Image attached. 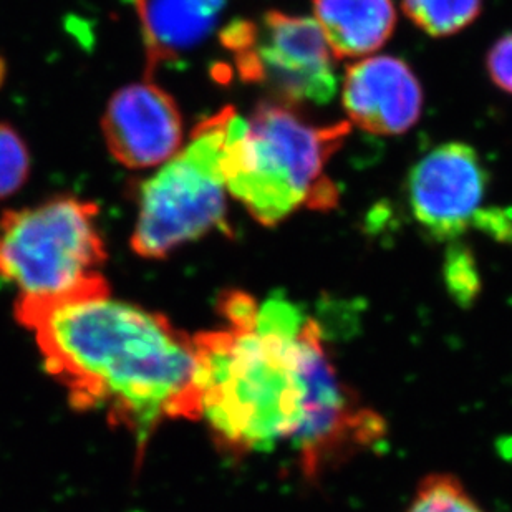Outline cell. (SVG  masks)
I'll use <instances>...</instances> for the list:
<instances>
[{"label":"cell","instance_id":"6da1fadb","mask_svg":"<svg viewBox=\"0 0 512 512\" xmlns=\"http://www.w3.org/2000/svg\"><path fill=\"white\" fill-rule=\"evenodd\" d=\"M219 307L226 325L194 335L201 418L219 448L247 456L285 443L317 479L382 441V416L342 382L320 325L299 305L229 290Z\"/></svg>","mask_w":512,"mask_h":512},{"label":"cell","instance_id":"7a4b0ae2","mask_svg":"<svg viewBox=\"0 0 512 512\" xmlns=\"http://www.w3.org/2000/svg\"><path fill=\"white\" fill-rule=\"evenodd\" d=\"M15 315L45 367L80 410L102 411L138 446L166 420H201L194 337L165 315L112 299L110 290L65 299L20 297Z\"/></svg>","mask_w":512,"mask_h":512},{"label":"cell","instance_id":"3957f363","mask_svg":"<svg viewBox=\"0 0 512 512\" xmlns=\"http://www.w3.org/2000/svg\"><path fill=\"white\" fill-rule=\"evenodd\" d=\"M350 125H314L285 103H262L249 118L234 110L224 145L228 194L262 226L299 209H332L339 191L325 174Z\"/></svg>","mask_w":512,"mask_h":512},{"label":"cell","instance_id":"277c9868","mask_svg":"<svg viewBox=\"0 0 512 512\" xmlns=\"http://www.w3.org/2000/svg\"><path fill=\"white\" fill-rule=\"evenodd\" d=\"M97 204L58 196L0 216V276L25 299L54 300L108 289L107 246Z\"/></svg>","mask_w":512,"mask_h":512},{"label":"cell","instance_id":"5b68a950","mask_svg":"<svg viewBox=\"0 0 512 512\" xmlns=\"http://www.w3.org/2000/svg\"><path fill=\"white\" fill-rule=\"evenodd\" d=\"M234 108L201 121L188 143L145 179L131 249L143 259H165L178 247L226 226L223 158Z\"/></svg>","mask_w":512,"mask_h":512},{"label":"cell","instance_id":"8992f818","mask_svg":"<svg viewBox=\"0 0 512 512\" xmlns=\"http://www.w3.org/2000/svg\"><path fill=\"white\" fill-rule=\"evenodd\" d=\"M223 45L241 77L264 85L279 103L325 105L337 92L335 55L315 19L271 10L226 27Z\"/></svg>","mask_w":512,"mask_h":512},{"label":"cell","instance_id":"52a82bcc","mask_svg":"<svg viewBox=\"0 0 512 512\" xmlns=\"http://www.w3.org/2000/svg\"><path fill=\"white\" fill-rule=\"evenodd\" d=\"M488 184V171L471 146H438L411 170V214L438 241L455 239L473 228L506 239L512 236V219L486 206Z\"/></svg>","mask_w":512,"mask_h":512},{"label":"cell","instance_id":"ba28073f","mask_svg":"<svg viewBox=\"0 0 512 512\" xmlns=\"http://www.w3.org/2000/svg\"><path fill=\"white\" fill-rule=\"evenodd\" d=\"M102 135L113 160L128 170L160 168L184 146L183 116L170 93L146 77L113 93Z\"/></svg>","mask_w":512,"mask_h":512},{"label":"cell","instance_id":"9c48e42d","mask_svg":"<svg viewBox=\"0 0 512 512\" xmlns=\"http://www.w3.org/2000/svg\"><path fill=\"white\" fill-rule=\"evenodd\" d=\"M342 102L350 120L375 135H400L421 115L423 92L400 58L372 57L348 67Z\"/></svg>","mask_w":512,"mask_h":512},{"label":"cell","instance_id":"30bf717a","mask_svg":"<svg viewBox=\"0 0 512 512\" xmlns=\"http://www.w3.org/2000/svg\"><path fill=\"white\" fill-rule=\"evenodd\" d=\"M143 27L150 67L176 57L204 39L224 0H133Z\"/></svg>","mask_w":512,"mask_h":512},{"label":"cell","instance_id":"8fae6325","mask_svg":"<svg viewBox=\"0 0 512 512\" xmlns=\"http://www.w3.org/2000/svg\"><path fill=\"white\" fill-rule=\"evenodd\" d=\"M314 12L335 58L373 54L397 25L392 0H314Z\"/></svg>","mask_w":512,"mask_h":512},{"label":"cell","instance_id":"7c38bea8","mask_svg":"<svg viewBox=\"0 0 512 512\" xmlns=\"http://www.w3.org/2000/svg\"><path fill=\"white\" fill-rule=\"evenodd\" d=\"M413 24L431 37H448L473 24L483 0H401Z\"/></svg>","mask_w":512,"mask_h":512},{"label":"cell","instance_id":"4fadbf2b","mask_svg":"<svg viewBox=\"0 0 512 512\" xmlns=\"http://www.w3.org/2000/svg\"><path fill=\"white\" fill-rule=\"evenodd\" d=\"M406 512H486L451 474H430L421 481Z\"/></svg>","mask_w":512,"mask_h":512},{"label":"cell","instance_id":"5bb4252c","mask_svg":"<svg viewBox=\"0 0 512 512\" xmlns=\"http://www.w3.org/2000/svg\"><path fill=\"white\" fill-rule=\"evenodd\" d=\"M29 146L14 126L0 121V199L17 193L30 176Z\"/></svg>","mask_w":512,"mask_h":512},{"label":"cell","instance_id":"9a60e30c","mask_svg":"<svg viewBox=\"0 0 512 512\" xmlns=\"http://www.w3.org/2000/svg\"><path fill=\"white\" fill-rule=\"evenodd\" d=\"M488 72L501 90L512 93V34L494 44L488 55Z\"/></svg>","mask_w":512,"mask_h":512},{"label":"cell","instance_id":"2e32d148","mask_svg":"<svg viewBox=\"0 0 512 512\" xmlns=\"http://www.w3.org/2000/svg\"><path fill=\"white\" fill-rule=\"evenodd\" d=\"M5 78V62L0 58V85H2V82H4Z\"/></svg>","mask_w":512,"mask_h":512}]
</instances>
